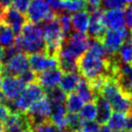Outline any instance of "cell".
Returning <instances> with one entry per match:
<instances>
[{
  "instance_id": "46",
  "label": "cell",
  "mask_w": 132,
  "mask_h": 132,
  "mask_svg": "<svg viewBox=\"0 0 132 132\" xmlns=\"http://www.w3.org/2000/svg\"><path fill=\"white\" fill-rule=\"evenodd\" d=\"M130 95H131V97H132V91H131V93H130Z\"/></svg>"
},
{
  "instance_id": "18",
  "label": "cell",
  "mask_w": 132,
  "mask_h": 132,
  "mask_svg": "<svg viewBox=\"0 0 132 132\" xmlns=\"http://www.w3.org/2000/svg\"><path fill=\"white\" fill-rule=\"evenodd\" d=\"M97 108V115H96V121L101 125L107 123L108 120L112 115V107L110 103L106 99H104L101 95H97L94 100Z\"/></svg>"
},
{
  "instance_id": "25",
  "label": "cell",
  "mask_w": 132,
  "mask_h": 132,
  "mask_svg": "<svg viewBox=\"0 0 132 132\" xmlns=\"http://www.w3.org/2000/svg\"><path fill=\"white\" fill-rule=\"evenodd\" d=\"M65 106L68 113L79 114V112L81 111V109L84 106V101L76 92L72 91L68 93V95H66Z\"/></svg>"
},
{
  "instance_id": "30",
  "label": "cell",
  "mask_w": 132,
  "mask_h": 132,
  "mask_svg": "<svg viewBox=\"0 0 132 132\" xmlns=\"http://www.w3.org/2000/svg\"><path fill=\"white\" fill-rule=\"evenodd\" d=\"M57 18L64 36L65 37L69 36L71 33H72V30H73L70 13H67V12L59 13V14H57Z\"/></svg>"
},
{
  "instance_id": "29",
  "label": "cell",
  "mask_w": 132,
  "mask_h": 132,
  "mask_svg": "<svg viewBox=\"0 0 132 132\" xmlns=\"http://www.w3.org/2000/svg\"><path fill=\"white\" fill-rule=\"evenodd\" d=\"M96 115H97V108L94 101L87 102L79 112V116L82 120H94L96 119Z\"/></svg>"
},
{
  "instance_id": "1",
  "label": "cell",
  "mask_w": 132,
  "mask_h": 132,
  "mask_svg": "<svg viewBox=\"0 0 132 132\" xmlns=\"http://www.w3.org/2000/svg\"><path fill=\"white\" fill-rule=\"evenodd\" d=\"M15 46L20 52L26 54L46 53V43L41 24L26 21L16 37Z\"/></svg>"
},
{
  "instance_id": "8",
  "label": "cell",
  "mask_w": 132,
  "mask_h": 132,
  "mask_svg": "<svg viewBox=\"0 0 132 132\" xmlns=\"http://www.w3.org/2000/svg\"><path fill=\"white\" fill-rule=\"evenodd\" d=\"M128 36L129 33L126 29H121V30L109 29L104 33L103 37L101 38V42L110 57L116 56L120 47Z\"/></svg>"
},
{
  "instance_id": "43",
  "label": "cell",
  "mask_w": 132,
  "mask_h": 132,
  "mask_svg": "<svg viewBox=\"0 0 132 132\" xmlns=\"http://www.w3.org/2000/svg\"><path fill=\"white\" fill-rule=\"evenodd\" d=\"M125 2H126V4H130L132 3V0H125Z\"/></svg>"
},
{
  "instance_id": "45",
  "label": "cell",
  "mask_w": 132,
  "mask_h": 132,
  "mask_svg": "<svg viewBox=\"0 0 132 132\" xmlns=\"http://www.w3.org/2000/svg\"><path fill=\"white\" fill-rule=\"evenodd\" d=\"M0 82H1V76H0Z\"/></svg>"
},
{
  "instance_id": "24",
  "label": "cell",
  "mask_w": 132,
  "mask_h": 132,
  "mask_svg": "<svg viewBox=\"0 0 132 132\" xmlns=\"http://www.w3.org/2000/svg\"><path fill=\"white\" fill-rule=\"evenodd\" d=\"M126 120H127V114L120 113V112H115V113H112L110 119L108 120L107 126L111 130L125 129Z\"/></svg>"
},
{
  "instance_id": "3",
  "label": "cell",
  "mask_w": 132,
  "mask_h": 132,
  "mask_svg": "<svg viewBox=\"0 0 132 132\" xmlns=\"http://www.w3.org/2000/svg\"><path fill=\"white\" fill-rule=\"evenodd\" d=\"M43 29V35L46 43V54L56 56L58 51L61 47L65 36L62 32L57 15L53 19L43 21L40 23Z\"/></svg>"
},
{
  "instance_id": "37",
  "label": "cell",
  "mask_w": 132,
  "mask_h": 132,
  "mask_svg": "<svg viewBox=\"0 0 132 132\" xmlns=\"http://www.w3.org/2000/svg\"><path fill=\"white\" fill-rule=\"evenodd\" d=\"M11 114V111L6 105L0 103V128L2 129V125L5 122V120L8 119L9 115Z\"/></svg>"
},
{
  "instance_id": "47",
  "label": "cell",
  "mask_w": 132,
  "mask_h": 132,
  "mask_svg": "<svg viewBox=\"0 0 132 132\" xmlns=\"http://www.w3.org/2000/svg\"><path fill=\"white\" fill-rule=\"evenodd\" d=\"M1 130H2V129H1V128H0V132H1Z\"/></svg>"
},
{
  "instance_id": "49",
  "label": "cell",
  "mask_w": 132,
  "mask_h": 132,
  "mask_svg": "<svg viewBox=\"0 0 132 132\" xmlns=\"http://www.w3.org/2000/svg\"><path fill=\"white\" fill-rule=\"evenodd\" d=\"M131 36H132V30H131Z\"/></svg>"
},
{
  "instance_id": "2",
  "label": "cell",
  "mask_w": 132,
  "mask_h": 132,
  "mask_svg": "<svg viewBox=\"0 0 132 132\" xmlns=\"http://www.w3.org/2000/svg\"><path fill=\"white\" fill-rule=\"evenodd\" d=\"M110 103L113 110L124 114L132 113V97L120 87L113 77H108L98 92Z\"/></svg>"
},
{
  "instance_id": "34",
  "label": "cell",
  "mask_w": 132,
  "mask_h": 132,
  "mask_svg": "<svg viewBox=\"0 0 132 132\" xmlns=\"http://www.w3.org/2000/svg\"><path fill=\"white\" fill-rule=\"evenodd\" d=\"M36 77H37L36 73H35L32 69H30V68H28L27 70H25L23 73H21V74L19 76V78L21 79L25 85L30 84V82H36Z\"/></svg>"
},
{
  "instance_id": "40",
  "label": "cell",
  "mask_w": 132,
  "mask_h": 132,
  "mask_svg": "<svg viewBox=\"0 0 132 132\" xmlns=\"http://www.w3.org/2000/svg\"><path fill=\"white\" fill-rule=\"evenodd\" d=\"M2 68H3V49L0 47V76L2 73Z\"/></svg>"
},
{
  "instance_id": "31",
  "label": "cell",
  "mask_w": 132,
  "mask_h": 132,
  "mask_svg": "<svg viewBox=\"0 0 132 132\" xmlns=\"http://www.w3.org/2000/svg\"><path fill=\"white\" fill-rule=\"evenodd\" d=\"M33 132H66L64 130L57 127L51 120H46L44 122L36 124L31 127Z\"/></svg>"
},
{
  "instance_id": "14",
  "label": "cell",
  "mask_w": 132,
  "mask_h": 132,
  "mask_svg": "<svg viewBox=\"0 0 132 132\" xmlns=\"http://www.w3.org/2000/svg\"><path fill=\"white\" fill-rule=\"evenodd\" d=\"M1 21L6 22L13 29V31L18 35L20 34L23 25L27 21V19L23 13L18 11L14 7H9L5 9L2 13Z\"/></svg>"
},
{
  "instance_id": "13",
  "label": "cell",
  "mask_w": 132,
  "mask_h": 132,
  "mask_svg": "<svg viewBox=\"0 0 132 132\" xmlns=\"http://www.w3.org/2000/svg\"><path fill=\"white\" fill-rule=\"evenodd\" d=\"M103 12L102 9L98 8L89 13V22L87 30L89 38L101 40L106 32V26L103 22Z\"/></svg>"
},
{
  "instance_id": "44",
  "label": "cell",
  "mask_w": 132,
  "mask_h": 132,
  "mask_svg": "<svg viewBox=\"0 0 132 132\" xmlns=\"http://www.w3.org/2000/svg\"><path fill=\"white\" fill-rule=\"evenodd\" d=\"M23 132H33V131H32V129H28V130H25V131H23Z\"/></svg>"
},
{
  "instance_id": "19",
  "label": "cell",
  "mask_w": 132,
  "mask_h": 132,
  "mask_svg": "<svg viewBox=\"0 0 132 132\" xmlns=\"http://www.w3.org/2000/svg\"><path fill=\"white\" fill-rule=\"evenodd\" d=\"M75 90H76L75 92L86 103H87V102H93L95 98L97 97V95H98V93H96L94 89L92 88V87L90 86L89 81H87V79L84 78L82 76Z\"/></svg>"
},
{
  "instance_id": "12",
  "label": "cell",
  "mask_w": 132,
  "mask_h": 132,
  "mask_svg": "<svg viewBox=\"0 0 132 132\" xmlns=\"http://www.w3.org/2000/svg\"><path fill=\"white\" fill-rule=\"evenodd\" d=\"M114 79L118 82L122 91L130 95L132 91V64L118 61Z\"/></svg>"
},
{
  "instance_id": "17",
  "label": "cell",
  "mask_w": 132,
  "mask_h": 132,
  "mask_svg": "<svg viewBox=\"0 0 132 132\" xmlns=\"http://www.w3.org/2000/svg\"><path fill=\"white\" fill-rule=\"evenodd\" d=\"M66 117L67 109L64 103H52V112L50 116V120L57 127L66 131Z\"/></svg>"
},
{
  "instance_id": "20",
  "label": "cell",
  "mask_w": 132,
  "mask_h": 132,
  "mask_svg": "<svg viewBox=\"0 0 132 132\" xmlns=\"http://www.w3.org/2000/svg\"><path fill=\"white\" fill-rule=\"evenodd\" d=\"M72 28L76 32L86 33L89 22V12L87 10H82L80 12L74 13L71 16Z\"/></svg>"
},
{
  "instance_id": "15",
  "label": "cell",
  "mask_w": 132,
  "mask_h": 132,
  "mask_svg": "<svg viewBox=\"0 0 132 132\" xmlns=\"http://www.w3.org/2000/svg\"><path fill=\"white\" fill-rule=\"evenodd\" d=\"M103 22L106 28L114 30L125 29L123 9H111L103 12Z\"/></svg>"
},
{
  "instance_id": "38",
  "label": "cell",
  "mask_w": 132,
  "mask_h": 132,
  "mask_svg": "<svg viewBox=\"0 0 132 132\" xmlns=\"http://www.w3.org/2000/svg\"><path fill=\"white\" fill-rule=\"evenodd\" d=\"M46 1L49 4L50 8L55 14H59L62 12V0H46Z\"/></svg>"
},
{
  "instance_id": "9",
  "label": "cell",
  "mask_w": 132,
  "mask_h": 132,
  "mask_svg": "<svg viewBox=\"0 0 132 132\" xmlns=\"http://www.w3.org/2000/svg\"><path fill=\"white\" fill-rule=\"evenodd\" d=\"M29 68L28 56L22 52H19L8 58L3 64L1 76H16L19 77L21 73Z\"/></svg>"
},
{
  "instance_id": "50",
  "label": "cell",
  "mask_w": 132,
  "mask_h": 132,
  "mask_svg": "<svg viewBox=\"0 0 132 132\" xmlns=\"http://www.w3.org/2000/svg\"><path fill=\"white\" fill-rule=\"evenodd\" d=\"M0 21H1V19H0Z\"/></svg>"
},
{
  "instance_id": "48",
  "label": "cell",
  "mask_w": 132,
  "mask_h": 132,
  "mask_svg": "<svg viewBox=\"0 0 132 132\" xmlns=\"http://www.w3.org/2000/svg\"><path fill=\"white\" fill-rule=\"evenodd\" d=\"M129 132H132V129H131V130H130V131H129Z\"/></svg>"
},
{
  "instance_id": "7",
  "label": "cell",
  "mask_w": 132,
  "mask_h": 132,
  "mask_svg": "<svg viewBox=\"0 0 132 132\" xmlns=\"http://www.w3.org/2000/svg\"><path fill=\"white\" fill-rule=\"evenodd\" d=\"M51 112H52V103L45 95L36 102H34L28 108L25 115L30 122V126L32 127L46 120H50Z\"/></svg>"
},
{
  "instance_id": "11",
  "label": "cell",
  "mask_w": 132,
  "mask_h": 132,
  "mask_svg": "<svg viewBox=\"0 0 132 132\" xmlns=\"http://www.w3.org/2000/svg\"><path fill=\"white\" fill-rule=\"evenodd\" d=\"M28 129H31V126L26 115L20 112H11L2 125L1 132H23Z\"/></svg>"
},
{
  "instance_id": "23",
  "label": "cell",
  "mask_w": 132,
  "mask_h": 132,
  "mask_svg": "<svg viewBox=\"0 0 132 132\" xmlns=\"http://www.w3.org/2000/svg\"><path fill=\"white\" fill-rule=\"evenodd\" d=\"M116 57L120 62L132 64V36L130 34L120 47Z\"/></svg>"
},
{
  "instance_id": "27",
  "label": "cell",
  "mask_w": 132,
  "mask_h": 132,
  "mask_svg": "<svg viewBox=\"0 0 132 132\" xmlns=\"http://www.w3.org/2000/svg\"><path fill=\"white\" fill-rule=\"evenodd\" d=\"M46 97L51 101V103H64L66 99V93L59 87L45 89Z\"/></svg>"
},
{
  "instance_id": "28",
  "label": "cell",
  "mask_w": 132,
  "mask_h": 132,
  "mask_svg": "<svg viewBox=\"0 0 132 132\" xmlns=\"http://www.w3.org/2000/svg\"><path fill=\"white\" fill-rule=\"evenodd\" d=\"M82 120L79 114L67 113L66 117V132H79Z\"/></svg>"
},
{
  "instance_id": "5",
  "label": "cell",
  "mask_w": 132,
  "mask_h": 132,
  "mask_svg": "<svg viewBox=\"0 0 132 132\" xmlns=\"http://www.w3.org/2000/svg\"><path fill=\"white\" fill-rule=\"evenodd\" d=\"M26 86L19 77L1 76L0 82V103L8 105L21 94Z\"/></svg>"
},
{
  "instance_id": "21",
  "label": "cell",
  "mask_w": 132,
  "mask_h": 132,
  "mask_svg": "<svg viewBox=\"0 0 132 132\" xmlns=\"http://www.w3.org/2000/svg\"><path fill=\"white\" fill-rule=\"evenodd\" d=\"M82 78V75L76 72H70V73H64L62 74V77L59 82V87L65 93H70L76 89L80 80Z\"/></svg>"
},
{
  "instance_id": "4",
  "label": "cell",
  "mask_w": 132,
  "mask_h": 132,
  "mask_svg": "<svg viewBox=\"0 0 132 132\" xmlns=\"http://www.w3.org/2000/svg\"><path fill=\"white\" fill-rule=\"evenodd\" d=\"M45 96L44 88L37 82L27 84L14 101L8 105V108L11 112H20L24 113L34 102Z\"/></svg>"
},
{
  "instance_id": "35",
  "label": "cell",
  "mask_w": 132,
  "mask_h": 132,
  "mask_svg": "<svg viewBox=\"0 0 132 132\" xmlns=\"http://www.w3.org/2000/svg\"><path fill=\"white\" fill-rule=\"evenodd\" d=\"M124 15V21H125V26L129 30H132V4H127L125 9H123Z\"/></svg>"
},
{
  "instance_id": "42",
  "label": "cell",
  "mask_w": 132,
  "mask_h": 132,
  "mask_svg": "<svg viewBox=\"0 0 132 132\" xmlns=\"http://www.w3.org/2000/svg\"><path fill=\"white\" fill-rule=\"evenodd\" d=\"M112 132H128L125 129H120V130H112Z\"/></svg>"
},
{
  "instance_id": "10",
  "label": "cell",
  "mask_w": 132,
  "mask_h": 132,
  "mask_svg": "<svg viewBox=\"0 0 132 132\" xmlns=\"http://www.w3.org/2000/svg\"><path fill=\"white\" fill-rule=\"evenodd\" d=\"M29 68L35 73H41L43 71L58 68L57 56L49 55L46 53H36L29 54Z\"/></svg>"
},
{
  "instance_id": "16",
  "label": "cell",
  "mask_w": 132,
  "mask_h": 132,
  "mask_svg": "<svg viewBox=\"0 0 132 132\" xmlns=\"http://www.w3.org/2000/svg\"><path fill=\"white\" fill-rule=\"evenodd\" d=\"M62 71L59 68H54L50 70L43 71L36 77V81L44 89L57 87L62 77Z\"/></svg>"
},
{
  "instance_id": "6",
  "label": "cell",
  "mask_w": 132,
  "mask_h": 132,
  "mask_svg": "<svg viewBox=\"0 0 132 132\" xmlns=\"http://www.w3.org/2000/svg\"><path fill=\"white\" fill-rule=\"evenodd\" d=\"M27 21L33 23H42L43 21L53 19L57 14L50 8L46 0H30L26 10Z\"/></svg>"
},
{
  "instance_id": "33",
  "label": "cell",
  "mask_w": 132,
  "mask_h": 132,
  "mask_svg": "<svg viewBox=\"0 0 132 132\" xmlns=\"http://www.w3.org/2000/svg\"><path fill=\"white\" fill-rule=\"evenodd\" d=\"M101 127L96 120H82L79 132H98Z\"/></svg>"
},
{
  "instance_id": "26",
  "label": "cell",
  "mask_w": 132,
  "mask_h": 132,
  "mask_svg": "<svg viewBox=\"0 0 132 132\" xmlns=\"http://www.w3.org/2000/svg\"><path fill=\"white\" fill-rule=\"evenodd\" d=\"M87 9L86 0H62V12L77 13Z\"/></svg>"
},
{
  "instance_id": "32",
  "label": "cell",
  "mask_w": 132,
  "mask_h": 132,
  "mask_svg": "<svg viewBox=\"0 0 132 132\" xmlns=\"http://www.w3.org/2000/svg\"><path fill=\"white\" fill-rule=\"evenodd\" d=\"M125 0H101L100 6L104 10L111 9H122L126 6Z\"/></svg>"
},
{
  "instance_id": "41",
  "label": "cell",
  "mask_w": 132,
  "mask_h": 132,
  "mask_svg": "<svg viewBox=\"0 0 132 132\" xmlns=\"http://www.w3.org/2000/svg\"><path fill=\"white\" fill-rule=\"evenodd\" d=\"M98 132H112V130L108 127L107 125H102V126L100 127V129H99Z\"/></svg>"
},
{
  "instance_id": "36",
  "label": "cell",
  "mask_w": 132,
  "mask_h": 132,
  "mask_svg": "<svg viewBox=\"0 0 132 132\" xmlns=\"http://www.w3.org/2000/svg\"><path fill=\"white\" fill-rule=\"evenodd\" d=\"M29 2H30V0H13L12 6L15 9H16L18 11L24 14L27 10Z\"/></svg>"
},
{
  "instance_id": "39",
  "label": "cell",
  "mask_w": 132,
  "mask_h": 132,
  "mask_svg": "<svg viewBox=\"0 0 132 132\" xmlns=\"http://www.w3.org/2000/svg\"><path fill=\"white\" fill-rule=\"evenodd\" d=\"M132 129V113L127 115V120H126V127L125 130L126 131H130Z\"/></svg>"
},
{
  "instance_id": "22",
  "label": "cell",
  "mask_w": 132,
  "mask_h": 132,
  "mask_svg": "<svg viewBox=\"0 0 132 132\" xmlns=\"http://www.w3.org/2000/svg\"><path fill=\"white\" fill-rule=\"evenodd\" d=\"M16 33L6 22L0 21V47L8 49L15 45Z\"/></svg>"
}]
</instances>
